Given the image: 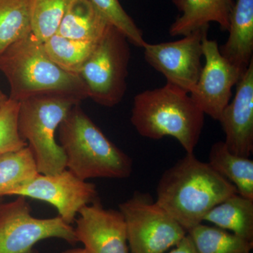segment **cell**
<instances>
[{
	"label": "cell",
	"mask_w": 253,
	"mask_h": 253,
	"mask_svg": "<svg viewBox=\"0 0 253 253\" xmlns=\"http://www.w3.org/2000/svg\"><path fill=\"white\" fill-rule=\"evenodd\" d=\"M0 71L10 86L9 99L21 102L42 95L89 99L79 75L68 72L52 61L44 42L33 33L11 44L0 54Z\"/></svg>",
	"instance_id": "cell-2"
},
{
	"label": "cell",
	"mask_w": 253,
	"mask_h": 253,
	"mask_svg": "<svg viewBox=\"0 0 253 253\" xmlns=\"http://www.w3.org/2000/svg\"><path fill=\"white\" fill-rule=\"evenodd\" d=\"M168 253H197L195 249L194 243L189 234H186L180 242L174 246L172 251Z\"/></svg>",
	"instance_id": "cell-26"
},
{
	"label": "cell",
	"mask_w": 253,
	"mask_h": 253,
	"mask_svg": "<svg viewBox=\"0 0 253 253\" xmlns=\"http://www.w3.org/2000/svg\"><path fill=\"white\" fill-rule=\"evenodd\" d=\"M129 42L111 25L96 42L79 76L87 88L89 99L104 107H114L126 91L131 53Z\"/></svg>",
	"instance_id": "cell-6"
},
{
	"label": "cell",
	"mask_w": 253,
	"mask_h": 253,
	"mask_svg": "<svg viewBox=\"0 0 253 253\" xmlns=\"http://www.w3.org/2000/svg\"><path fill=\"white\" fill-rule=\"evenodd\" d=\"M180 16L176 17L169 28L171 36H185L196 30L219 24L223 31H228L234 0H172Z\"/></svg>",
	"instance_id": "cell-14"
},
{
	"label": "cell",
	"mask_w": 253,
	"mask_h": 253,
	"mask_svg": "<svg viewBox=\"0 0 253 253\" xmlns=\"http://www.w3.org/2000/svg\"><path fill=\"white\" fill-rule=\"evenodd\" d=\"M72 0H30L32 33L44 42L54 36Z\"/></svg>",
	"instance_id": "cell-23"
},
{
	"label": "cell",
	"mask_w": 253,
	"mask_h": 253,
	"mask_svg": "<svg viewBox=\"0 0 253 253\" xmlns=\"http://www.w3.org/2000/svg\"><path fill=\"white\" fill-rule=\"evenodd\" d=\"M66 169L83 180L126 179L133 170L131 158L110 140L84 113L73 106L58 128Z\"/></svg>",
	"instance_id": "cell-4"
},
{
	"label": "cell",
	"mask_w": 253,
	"mask_h": 253,
	"mask_svg": "<svg viewBox=\"0 0 253 253\" xmlns=\"http://www.w3.org/2000/svg\"><path fill=\"white\" fill-rule=\"evenodd\" d=\"M97 42L75 41L58 34L44 42L50 59L68 72L79 75Z\"/></svg>",
	"instance_id": "cell-21"
},
{
	"label": "cell",
	"mask_w": 253,
	"mask_h": 253,
	"mask_svg": "<svg viewBox=\"0 0 253 253\" xmlns=\"http://www.w3.org/2000/svg\"><path fill=\"white\" fill-rule=\"evenodd\" d=\"M49 239H61L73 246L78 243L74 227L59 216L33 217L26 198L17 196L0 205V253H39L36 245Z\"/></svg>",
	"instance_id": "cell-8"
},
{
	"label": "cell",
	"mask_w": 253,
	"mask_h": 253,
	"mask_svg": "<svg viewBox=\"0 0 253 253\" xmlns=\"http://www.w3.org/2000/svg\"><path fill=\"white\" fill-rule=\"evenodd\" d=\"M20 102L8 99L0 106V156L28 146L18 131Z\"/></svg>",
	"instance_id": "cell-25"
},
{
	"label": "cell",
	"mask_w": 253,
	"mask_h": 253,
	"mask_svg": "<svg viewBox=\"0 0 253 253\" xmlns=\"http://www.w3.org/2000/svg\"><path fill=\"white\" fill-rule=\"evenodd\" d=\"M197 253H251L253 242L215 226L199 224L188 231Z\"/></svg>",
	"instance_id": "cell-19"
},
{
	"label": "cell",
	"mask_w": 253,
	"mask_h": 253,
	"mask_svg": "<svg viewBox=\"0 0 253 253\" xmlns=\"http://www.w3.org/2000/svg\"><path fill=\"white\" fill-rule=\"evenodd\" d=\"M221 56L242 72L253 61V0H236Z\"/></svg>",
	"instance_id": "cell-15"
},
{
	"label": "cell",
	"mask_w": 253,
	"mask_h": 253,
	"mask_svg": "<svg viewBox=\"0 0 253 253\" xmlns=\"http://www.w3.org/2000/svg\"><path fill=\"white\" fill-rule=\"evenodd\" d=\"M29 146L0 156V196L39 174Z\"/></svg>",
	"instance_id": "cell-22"
},
{
	"label": "cell",
	"mask_w": 253,
	"mask_h": 253,
	"mask_svg": "<svg viewBox=\"0 0 253 253\" xmlns=\"http://www.w3.org/2000/svg\"><path fill=\"white\" fill-rule=\"evenodd\" d=\"M130 253H166L187 232L148 194L136 192L119 205Z\"/></svg>",
	"instance_id": "cell-7"
},
{
	"label": "cell",
	"mask_w": 253,
	"mask_h": 253,
	"mask_svg": "<svg viewBox=\"0 0 253 253\" xmlns=\"http://www.w3.org/2000/svg\"><path fill=\"white\" fill-rule=\"evenodd\" d=\"M31 33L30 0H0V54Z\"/></svg>",
	"instance_id": "cell-20"
},
{
	"label": "cell",
	"mask_w": 253,
	"mask_h": 253,
	"mask_svg": "<svg viewBox=\"0 0 253 253\" xmlns=\"http://www.w3.org/2000/svg\"><path fill=\"white\" fill-rule=\"evenodd\" d=\"M210 26L183 36L179 41L149 44L146 42L144 59L151 67L162 73L167 83L191 92L199 81L204 56L203 41Z\"/></svg>",
	"instance_id": "cell-10"
},
{
	"label": "cell",
	"mask_w": 253,
	"mask_h": 253,
	"mask_svg": "<svg viewBox=\"0 0 253 253\" xmlns=\"http://www.w3.org/2000/svg\"><path fill=\"white\" fill-rule=\"evenodd\" d=\"M4 198L3 196H0V205L4 203Z\"/></svg>",
	"instance_id": "cell-29"
},
{
	"label": "cell",
	"mask_w": 253,
	"mask_h": 253,
	"mask_svg": "<svg viewBox=\"0 0 253 253\" xmlns=\"http://www.w3.org/2000/svg\"><path fill=\"white\" fill-rule=\"evenodd\" d=\"M156 191V203L187 233L212 208L237 193L234 184L194 154H186L165 171Z\"/></svg>",
	"instance_id": "cell-1"
},
{
	"label": "cell",
	"mask_w": 253,
	"mask_h": 253,
	"mask_svg": "<svg viewBox=\"0 0 253 253\" xmlns=\"http://www.w3.org/2000/svg\"><path fill=\"white\" fill-rule=\"evenodd\" d=\"M218 121L229 151L250 157L253 151V61L236 84L235 96L223 110Z\"/></svg>",
	"instance_id": "cell-13"
},
{
	"label": "cell",
	"mask_w": 253,
	"mask_h": 253,
	"mask_svg": "<svg viewBox=\"0 0 253 253\" xmlns=\"http://www.w3.org/2000/svg\"><path fill=\"white\" fill-rule=\"evenodd\" d=\"M249 158L232 154L220 141L211 146L208 164L234 184L238 194L253 199V161Z\"/></svg>",
	"instance_id": "cell-18"
},
{
	"label": "cell",
	"mask_w": 253,
	"mask_h": 253,
	"mask_svg": "<svg viewBox=\"0 0 253 253\" xmlns=\"http://www.w3.org/2000/svg\"><path fill=\"white\" fill-rule=\"evenodd\" d=\"M9 99V96L4 94L2 91L0 90V106L4 104Z\"/></svg>",
	"instance_id": "cell-28"
},
{
	"label": "cell",
	"mask_w": 253,
	"mask_h": 253,
	"mask_svg": "<svg viewBox=\"0 0 253 253\" xmlns=\"http://www.w3.org/2000/svg\"><path fill=\"white\" fill-rule=\"evenodd\" d=\"M130 121L143 137L172 136L186 154H194L204 126L205 114L188 92L166 83L134 98Z\"/></svg>",
	"instance_id": "cell-3"
},
{
	"label": "cell",
	"mask_w": 253,
	"mask_h": 253,
	"mask_svg": "<svg viewBox=\"0 0 253 253\" xmlns=\"http://www.w3.org/2000/svg\"><path fill=\"white\" fill-rule=\"evenodd\" d=\"M107 21L119 30L131 44L142 48L145 43L142 31L123 7L119 0H89Z\"/></svg>",
	"instance_id": "cell-24"
},
{
	"label": "cell",
	"mask_w": 253,
	"mask_h": 253,
	"mask_svg": "<svg viewBox=\"0 0 253 253\" xmlns=\"http://www.w3.org/2000/svg\"><path fill=\"white\" fill-rule=\"evenodd\" d=\"M204 221L253 242V199L231 195L212 208Z\"/></svg>",
	"instance_id": "cell-17"
},
{
	"label": "cell",
	"mask_w": 253,
	"mask_h": 253,
	"mask_svg": "<svg viewBox=\"0 0 253 253\" xmlns=\"http://www.w3.org/2000/svg\"><path fill=\"white\" fill-rule=\"evenodd\" d=\"M76 218L78 242L89 253H130L126 221L118 210L106 209L100 201L87 205Z\"/></svg>",
	"instance_id": "cell-12"
},
{
	"label": "cell",
	"mask_w": 253,
	"mask_h": 253,
	"mask_svg": "<svg viewBox=\"0 0 253 253\" xmlns=\"http://www.w3.org/2000/svg\"><path fill=\"white\" fill-rule=\"evenodd\" d=\"M1 196H21L51 205L66 224L72 225L80 211L100 201L96 186L83 180L68 169L54 174H37L3 193Z\"/></svg>",
	"instance_id": "cell-9"
},
{
	"label": "cell",
	"mask_w": 253,
	"mask_h": 253,
	"mask_svg": "<svg viewBox=\"0 0 253 253\" xmlns=\"http://www.w3.org/2000/svg\"><path fill=\"white\" fill-rule=\"evenodd\" d=\"M219 47L217 42L205 36L203 50L206 63L189 94L204 114L216 121L230 102L232 88L245 73L224 59Z\"/></svg>",
	"instance_id": "cell-11"
},
{
	"label": "cell",
	"mask_w": 253,
	"mask_h": 253,
	"mask_svg": "<svg viewBox=\"0 0 253 253\" xmlns=\"http://www.w3.org/2000/svg\"><path fill=\"white\" fill-rule=\"evenodd\" d=\"M79 104L77 99L58 95H42L20 102L18 131L33 151L41 174H57L66 169V156L55 135L69 111Z\"/></svg>",
	"instance_id": "cell-5"
},
{
	"label": "cell",
	"mask_w": 253,
	"mask_h": 253,
	"mask_svg": "<svg viewBox=\"0 0 253 253\" xmlns=\"http://www.w3.org/2000/svg\"><path fill=\"white\" fill-rule=\"evenodd\" d=\"M111 25L89 0H72L56 34L75 41L97 42Z\"/></svg>",
	"instance_id": "cell-16"
},
{
	"label": "cell",
	"mask_w": 253,
	"mask_h": 253,
	"mask_svg": "<svg viewBox=\"0 0 253 253\" xmlns=\"http://www.w3.org/2000/svg\"><path fill=\"white\" fill-rule=\"evenodd\" d=\"M62 253H89L87 251H86L85 249L83 248V249H81V248H78V249H68L65 251L64 252Z\"/></svg>",
	"instance_id": "cell-27"
}]
</instances>
